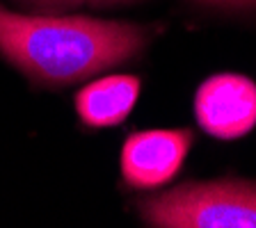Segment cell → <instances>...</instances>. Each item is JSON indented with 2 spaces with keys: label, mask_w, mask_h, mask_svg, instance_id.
Instances as JSON below:
<instances>
[{
  "label": "cell",
  "mask_w": 256,
  "mask_h": 228,
  "mask_svg": "<svg viewBox=\"0 0 256 228\" xmlns=\"http://www.w3.org/2000/svg\"><path fill=\"white\" fill-rule=\"evenodd\" d=\"M146 30L90 16L14 14L0 7V53L30 78L69 85L135 57Z\"/></svg>",
  "instance_id": "6da1fadb"
},
{
  "label": "cell",
  "mask_w": 256,
  "mask_h": 228,
  "mask_svg": "<svg viewBox=\"0 0 256 228\" xmlns=\"http://www.w3.org/2000/svg\"><path fill=\"white\" fill-rule=\"evenodd\" d=\"M192 146L190 130H142L124 142V181L138 190L165 185L186 162Z\"/></svg>",
  "instance_id": "277c9868"
},
{
  "label": "cell",
  "mask_w": 256,
  "mask_h": 228,
  "mask_svg": "<svg viewBox=\"0 0 256 228\" xmlns=\"http://www.w3.org/2000/svg\"><path fill=\"white\" fill-rule=\"evenodd\" d=\"M199 126L218 139H238L256 126V85L247 75L218 73L194 96Z\"/></svg>",
  "instance_id": "3957f363"
},
{
  "label": "cell",
  "mask_w": 256,
  "mask_h": 228,
  "mask_svg": "<svg viewBox=\"0 0 256 228\" xmlns=\"http://www.w3.org/2000/svg\"><path fill=\"white\" fill-rule=\"evenodd\" d=\"M21 2L37 7L42 11H62L69 9V7H82V5L106 7V5H119V2H133V0H21Z\"/></svg>",
  "instance_id": "8992f818"
},
{
  "label": "cell",
  "mask_w": 256,
  "mask_h": 228,
  "mask_svg": "<svg viewBox=\"0 0 256 228\" xmlns=\"http://www.w3.org/2000/svg\"><path fill=\"white\" fill-rule=\"evenodd\" d=\"M142 219L158 228H256V183H183L142 201Z\"/></svg>",
  "instance_id": "7a4b0ae2"
},
{
  "label": "cell",
  "mask_w": 256,
  "mask_h": 228,
  "mask_svg": "<svg viewBox=\"0 0 256 228\" xmlns=\"http://www.w3.org/2000/svg\"><path fill=\"white\" fill-rule=\"evenodd\" d=\"M204 7H220V9H252L256 7V0H192Z\"/></svg>",
  "instance_id": "52a82bcc"
},
{
  "label": "cell",
  "mask_w": 256,
  "mask_h": 228,
  "mask_svg": "<svg viewBox=\"0 0 256 228\" xmlns=\"http://www.w3.org/2000/svg\"><path fill=\"white\" fill-rule=\"evenodd\" d=\"M138 96L140 80L135 75H108L78 91L76 110L92 128L117 126L130 114Z\"/></svg>",
  "instance_id": "5b68a950"
}]
</instances>
